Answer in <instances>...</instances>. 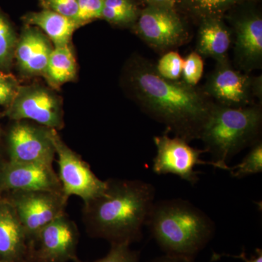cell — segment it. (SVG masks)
I'll return each mask as SVG.
<instances>
[{
  "mask_svg": "<svg viewBox=\"0 0 262 262\" xmlns=\"http://www.w3.org/2000/svg\"><path fill=\"white\" fill-rule=\"evenodd\" d=\"M8 193V200L14 207L25 229L29 246L46 225L66 213L69 198L62 192L34 190Z\"/></svg>",
  "mask_w": 262,
  "mask_h": 262,
  "instance_id": "cell-6",
  "label": "cell"
},
{
  "mask_svg": "<svg viewBox=\"0 0 262 262\" xmlns=\"http://www.w3.org/2000/svg\"><path fill=\"white\" fill-rule=\"evenodd\" d=\"M72 261L83 262L77 257ZM94 262H139V253L130 249L129 244H112L108 254Z\"/></svg>",
  "mask_w": 262,
  "mask_h": 262,
  "instance_id": "cell-26",
  "label": "cell"
},
{
  "mask_svg": "<svg viewBox=\"0 0 262 262\" xmlns=\"http://www.w3.org/2000/svg\"><path fill=\"white\" fill-rule=\"evenodd\" d=\"M203 57L196 52H192L184 59L182 81L188 85L195 87L203 76Z\"/></svg>",
  "mask_w": 262,
  "mask_h": 262,
  "instance_id": "cell-24",
  "label": "cell"
},
{
  "mask_svg": "<svg viewBox=\"0 0 262 262\" xmlns=\"http://www.w3.org/2000/svg\"><path fill=\"white\" fill-rule=\"evenodd\" d=\"M139 15L137 8L126 9V8H111V7L103 5L101 18L104 19L108 23L115 24V25L127 26L135 23Z\"/></svg>",
  "mask_w": 262,
  "mask_h": 262,
  "instance_id": "cell-25",
  "label": "cell"
},
{
  "mask_svg": "<svg viewBox=\"0 0 262 262\" xmlns=\"http://www.w3.org/2000/svg\"><path fill=\"white\" fill-rule=\"evenodd\" d=\"M22 20L27 25L40 29L54 47L70 44L74 32L81 27L76 20L47 9L30 12L24 15Z\"/></svg>",
  "mask_w": 262,
  "mask_h": 262,
  "instance_id": "cell-18",
  "label": "cell"
},
{
  "mask_svg": "<svg viewBox=\"0 0 262 262\" xmlns=\"http://www.w3.org/2000/svg\"><path fill=\"white\" fill-rule=\"evenodd\" d=\"M18 38L13 24L0 9V69L8 70L15 57Z\"/></svg>",
  "mask_w": 262,
  "mask_h": 262,
  "instance_id": "cell-21",
  "label": "cell"
},
{
  "mask_svg": "<svg viewBox=\"0 0 262 262\" xmlns=\"http://www.w3.org/2000/svg\"><path fill=\"white\" fill-rule=\"evenodd\" d=\"M51 137L58 157V177L64 195L68 198L79 196L86 203L102 194L107 187L106 181L96 177L89 164L62 141L56 130L52 129Z\"/></svg>",
  "mask_w": 262,
  "mask_h": 262,
  "instance_id": "cell-5",
  "label": "cell"
},
{
  "mask_svg": "<svg viewBox=\"0 0 262 262\" xmlns=\"http://www.w3.org/2000/svg\"><path fill=\"white\" fill-rule=\"evenodd\" d=\"M34 190L63 192L53 165L10 161L0 164V193Z\"/></svg>",
  "mask_w": 262,
  "mask_h": 262,
  "instance_id": "cell-13",
  "label": "cell"
},
{
  "mask_svg": "<svg viewBox=\"0 0 262 262\" xmlns=\"http://www.w3.org/2000/svg\"><path fill=\"white\" fill-rule=\"evenodd\" d=\"M154 142L157 155L153 160L152 170L158 175L174 174L193 186L200 179V172L194 170L196 165H210L215 167L213 162L201 159L204 150L192 147L189 142L177 136L170 138L167 134L155 136Z\"/></svg>",
  "mask_w": 262,
  "mask_h": 262,
  "instance_id": "cell-10",
  "label": "cell"
},
{
  "mask_svg": "<svg viewBox=\"0 0 262 262\" xmlns=\"http://www.w3.org/2000/svg\"><path fill=\"white\" fill-rule=\"evenodd\" d=\"M262 81L261 76L258 77H253L252 80V92L253 96L258 97L261 100L262 92Z\"/></svg>",
  "mask_w": 262,
  "mask_h": 262,
  "instance_id": "cell-32",
  "label": "cell"
},
{
  "mask_svg": "<svg viewBox=\"0 0 262 262\" xmlns=\"http://www.w3.org/2000/svg\"><path fill=\"white\" fill-rule=\"evenodd\" d=\"M39 2L42 9L56 12L78 23V0H39Z\"/></svg>",
  "mask_w": 262,
  "mask_h": 262,
  "instance_id": "cell-27",
  "label": "cell"
},
{
  "mask_svg": "<svg viewBox=\"0 0 262 262\" xmlns=\"http://www.w3.org/2000/svg\"><path fill=\"white\" fill-rule=\"evenodd\" d=\"M19 87L18 82L11 75L0 79V105L9 106L14 100Z\"/></svg>",
  "mask_w": 262,
  "mask_h": 262,
  "instance_id": "cell-29",
  "label": "cell"
},
{
  "mask_svg": "<svg viewBox=\"0 0 262 262\" xmlns=\"http://www.w3.org/2000/svg\"><path fill=\"white\" fill-rule=\"evenodd\" d=\"M131 97L148 116L187 142L200 139L213 101L203 91L180 80L163 78L151 62L132 58L125 74Z\"/></svg>",
  "mask_w": 262,
  "mask_h": 262,
  "instance_id": "cell-1",
  "label": "cell"
},
{
  "mask_svg": "<svg viewBox=\"0 0 262 262\" xmlns=\"http://www.w3.org/2000/svg\"><path fill=\"white\" fill-rule=\"evenodd\" d=\"M6 115L16 122L32 120L54 130L63 126L61 100L51 90L38 84L20 86Z\"/></svg>",
  "mask_w": 262,
  "mask_h": 262,
  "instance_id": "cell-7",
  "label": "cell"
},
{
  "mask_svg": "<svg viewBox=\"0 0 262 262\" xmlns=\"http://www.w3.org/2000/svg\"><path fill=\"white\" fill-rule=\"evenodd\" d=\"M244 0H177L202 19L221 18L226 11Z\"/></svg>",
  "mask_w": 262,
  "mask_h": 262,
  "instance_id": "cell-20",
  "label": "cell"
},
{
  "mask_svg": "<svg viewBox=\"0 0 262 262\" xmlns=\"http://www.w3.org/2000/svg\"><path fill=\"white\" fill-rule=\"evenodd\" d=\"M53 49L51 41L40 29L25 24L15 51L19 71L29 77L44 75Z\"/></svg>",
  "mask_w": 262,
  "mask_h": 262,
  "instance_id": "cell-14",
  "label": "cell"
},
{
  "mask_svg": "<svg viewBox=\"0 0 262 262\" xmlns=\"http://www.w3.org/2000/svg\"><path fill=\"white\" fill-rule=\"evenodd\" d=\"M101 195L84 203L82 216L91 236L110 244L140 241L155 203L154 186L141 180L108 179Z\"/></svg>",
  "mask_w": 262,
  "mask_h": 262,
  "instance_id": "cell-2",
  "label": "cell"
},
{
  "mask_svg": "<svg viewBox=\"0 0 262 262\" xmlns=\"http://www.w3.org/2000/svg\"><path fill=\"white\" fill-rule=\"evenodd\" d=\"M51 130L28 122L17 121L8 133V161L53 165L56 155Z\"/></svg>",
  "mask_w": 262,
  "mask_h": 262,
  "instance_id": "cell-11",
  "label": "cell"
},
{
  "mask_svg": "<svg viewBox=\"0 0 262 262\" xmlns=\"http://www.w3.org/2000/svg\"><path fill=\"white\" fill-rule=\"evenodd\" d=\"M153 262H194L192 260L184 259V258L173 257V256L165 255L163 257L157 258Z\"/></svg>",
  "mask_w": 262,
  "mask_h": 262,
  "instance_id": "cell-33",
  "label": "cell"
},
{
  "mask_svg": "<svg viewBox=\"0 0 262 262\" xmlns=\"http://www.w3.org/2000/svg\"><path fill=\"white\" fill-rule=\"evenodd\" d=\"M78 228L66 213L46 225L29 246L28 262L73 261L79 242Z\"/></svg>",
  "mask_w": 262,
  "mask_h": 262,
  "instance_id": "cell-9",
  "label": "cell"
},
{
  "mask_svg": "<svg viewBox=\"0 0 262 262\" xmlns=\"http://www.w3.org/2000/svg\"><path fill=\"white\" fill-rule=\"evenodd\" d=\"M234 56L237 65L246 71L261 68L262 19L256 15L239 19L234 24Z\"/></svg>",
  "mask_w": 262,
  "mask_h": 262,
  "instance_id": "cell-16",
  "label": "cell"
},
{
  "mask_svg": "<svg viewBox=\"0 0 262 262\" xmlns=\"http://www.w3.org/2000/svg\"><path fill=\"white\" fill-rule=\"evenodd\" d=\"M76 75L77 63L70 43L53 48L43 75L50 85L58 89L75 80Z\"/></svg>",
  "mask_w": 262,
  "mask_h": 262,
  "instance_id": "cell-19",
  "label": "cell"
},
{
  "mask_svg": "<svg viewBox=\"0 0 262 262\" xmlns=\"http://www.w3.org/2000/svg\"><path fill=\"white\" fill-rule=\"evenodd\" d=\"M146 226L167 256L192 261L213 238L215 232L210 217L182 199L154 203Z\"/></svg>",
  "mask_w": 262,
  "mask_h": 262,
  "instance_id": "cell-3",
  "label": "cell"
},
{
  "mask_svg": "<svg viewBox=\"0 0 262 262\" xmlns=\"http://www.w3.org/2000/svg\"><path fill=\"white\" fill-rule=\"evenodd\" d=\"M0 262H2L1 261H0Z\"/></svg>",
  "mask_w": 262,
  "mask_h": 262,
  "instance_id": "cell-35",
  "label": "cell"
},
{
  "mask_svg": "<svg viewBox=\"0 0 262 262\" xmlns=\"http://www.w3.org/2000/svg\"><path fill=\"white\" fill-rule=\"evenodd\" d=\"M29 244L16 211L8 198H0V261L28 262Z\"/></svg>",
  "mask_w": 262,
  "mask_h": 262,
  "instance_id": "cell-15",
  "label": "cell"
},
{
  "mask_svg": "<svg viewBox=\"0 0 262 262\" xmlns=\"http://www.w3.org/2000/svg\"><path fill=\"white\" fill-rule=\"evenodd\" d=\"M231 175L234 178L243 179L248 176L261 173L262 143L258 141L251 146L249 152L237 165L229 169Z\"/></svg>",
  "mask_w": 262,
  "mask_h": 262,
  "instance_id": "cell-22",
  "label": "cell"
},
{
  "mask_svg": "<svg viewBox=\"0 0 262 262\" xmlns=\"http://www.w3.org/2000/svg\"><path fill=\"white\" fill-rule=\"evenodd\" d=\"M223 256H231V257L241 258L244 260V262H262V251L260 248L256 249V256H252L251 258L246 257V253L242 252L239 256H232V255L223 254Z\"/></svg>",
  "mask_w": 262,
  "mask_h": 262,
  "instance_id": "cell-30",
  "label": "cell"
},
{
  "mask_svg": "<svg viewBox=\"0 0 262 262\" xmlns=\"http://www.w3.org/2000/svg\"><path fill=\"white\" fill-rule=\"evenodd\" d=\"M253 77L235 70L229 58L217 61L202 91L217 104L232 108L248 106L253 97Z\"/></svg>",
  "mask_w": 262,
  "mask_h": 262,
  "instance_id": "cell-12",
  "label": "cell"
},
{
  "mask_svg": "<svg viewBox=\"0 0 262 262\" xmlns=\"http://www.w3.org/2000/svg\"><path fill=\"white\" fill-rule=\"evenodd\" d=\"M8 75V74H5V72H2L0 71V79L3 78V77H7Z\"/></svg>",
  "mask_w": 262,
  "mask_h": 262,
  "instance_id": "cell-34",
  "label": "cell"
},
{
  "mask_svg": "<svg viewBox=\"0 0 262 262\" xmlns=\"http://www.w3.org/2000/svg\"><path fill=\"white\" fill-rule=\"evenodd\" d=\"M103 0H78V23L84 24L101 18Z\"/></svg>",
  "mask_w": 262,
  "mask_h": 262,
  "instance_id": "cell-28",
  "label": "cell"
},
{
  "mask_svg": "<svg viewBox=\"0 0 262 262\" xmlns=\"http://www.w3.org/2000/svg\"><path fill=\"white\" fill-rule=\"evenodd\" d=\"M149 6L163 7L173 8L177 3V0H144Z\"/></svg>",
  "mask_w": 262,
  "mask_h": 262,
  "instance_id": "cell-31",
  "label": "cell"
},
{
  "mask_svg": "<svg viewBox=\"0 0 262 262\" xmlns=\"http://www.w3.org/2000/svg\"><path fill=\"white\" fill-rule=\"evenodd\" d=\"M135 23L136 34L157 51H172L187 39L185 26L173 8L149 5Z\"/></svg>",
  "mask_w": 262,
  "mask_h": 262,
  "instance_id": "cell-8",
  "label": "cell"
},
{
  "mask_svg": "<svg viewBox=\"0 0 262 262\" xmlns=\"http://www.w3.org/2000/svg\"><path fill=\"white\" fill-rule=\"evenodd\" d=\"M261 123V106L232 108L214 102L200 139L204 144L205 152L211 154L215 168L229 171V160L260 141Z\"/></svg>",
  "mask_w": 262,
  "mask_h": 262,
  "instance_id": "cell-4",
  "label": "cell"
},
{
  "mask_svg": "<svg viewBox=\"0 0 262 262\" xmlns=\"http://www.w3.org/2000/svg\"><path fill=\"white\" fill-rule=\"evenodd\" d=\"M232 42L230 31L221 18L203 19L198 31L196 52L216 62L222 61L228 58Z\"/></svg>",
  "mask_w": 262,
  "mask_h": 262,
  "instance_id": "cell-17",
  "label": "cell"
},
{
  "mask_svg": "<svg viewBox=\"0 0 262 262\" xmlns=\"http://www.w3.org/2000/svg\"><path fill=\"white\" fill-rule=\"evenodd\" d=\"M184 59L177 52L165 53L155 66L157 72L163 78L169 80H179L182 77Z\"/></svg>",
  "mask_w": 262,
  "mask_h": 262,
  "instance_id": "cell-23",
  "label": "cell"
}]
</instances>
